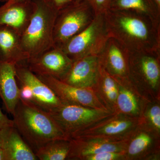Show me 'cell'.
<instances>
[{
	"mask_svg": "<svg viewBox=\"0 0 160 160\" xmlns=\"http://www.w3.org/2000/svg\"><path fill=\"white\" fill-rule=\"evenodd\" d=\"M104 14L110 37L129 52L160 50V26L149 18L130 11L110 9Z\"/></svg>",
	"mask_w": 160,
	"mask_h": 160,
	"instance_id": "cell-1",
	"label": "cell"
},
{
	"mask_svg": "<svg viewBox=\"0 0 160 160\" xmlns=\"http://www.w3.org/2000/svg\"><path fill=\"white\" fill-rule=\"evenodd\" d=\"M12 115L14 127L34 152L52 140L68 139L49 112L34 103L19 98Z\"/></svg>",
	"mask_w": 160,
	"mask_h": 160,
	"instance_id": "cell-2",
	"label": "cell"
},
{
	"mask_svg": "<svg viewBox=\"0 0 160 160\" xmlns=\"http://www.w3.org/2000/svg\"><path fill=\"white\" fill-rule=\"evenodd\" d=\"M33 1L34 11L21 35L22 46L29 58L54 47L53 30L58 11L46 0Z\"/></svg>",
	"mask_w": 160,
	"mask_h": 160,
	"instance_id": "cell-3",
	"label": "cell"
},
{
	"mask_svg": "<svg viewBox=\"0 0 160 160\" xmlns=\"http://www.w3.org/2000/svg\"><path fill=\"white\" fill-rule=\"evenodd\" d=\"M96 15L87 0L72 3L59 10L53 30L55 47L61 49L70 39L86 29Z\"/></svg>",
	"mask_w": 160,
	"mask_h": 160,
	"instance_id": "cell-4",
	"label": "cell"
},
{
	"mask_svg": "<svg viewBox=\"0 0 160 160\" xmlns=\"http://www.w3.org/2000/svg\"><path fill=\"white\" fill-rule=\"evenodd\" d=\"M109 38L105 14L100 13L61 49L72 61L88 56L98 55Z\"/></svg>",
	"mask_w": 160,
	"mask_h": 160,
	"instance_id": "cell-5",
	"label": "cell"
},
{
	"mask_svg": "<svg viewBox=\"0 0 160 160\" xmlns=\"http://www.w3.org/2000/svg\"><path fill=\"white\" fill-rule=\"evenodd\" d=\"M49 113L69 139L92 124L113 114L107 109L66 104Z\"/></svg>",
	"mask_w": 160,
	"mask_h": 160,
	"instance_id": "cell-6",
	"label": "cell"
},
{
	"mask_svg": "<svg viewBox=\"0 0 160 160\" xmlns=\"http://www.w3.org/2000/svg\"><path fill=\"white\" fill-rule=\"evenodd\" d=\"M160 50L129 52L128 79L132 85L156 90L160 81Z\"/></svg>",
	"mask_w": 160,
	"mask_h": 160,
	"instance_id": "cell-7",
	"label": "cell"
},
{
	"mask_svg": "<svg viewBox=\"0 0 160 160\" xmlns=\"http://www.w3.org/2000/svg\"><path fill=\"white\" fill-rule=\"evenodd\" d=\"M53 91L63 104L107 109L92 89L75 87L49 76L37 75Z\"/></svg>",
	"mask_w": 160,
	"mask_h": 160,
	"instance_id": "cell-8",
	"label": "cell"
},
{
	"mask_svg": "<svg viewBox=\"0 0 160 160\" xmlns=\"http://www.w3.org/2000/svg\"><path fill=\"white\" fill-rule=\"evenodd\" d=\"M73 61L62 49L52 47L23 63L36 75L49 76L61 80L70 69Z\"/></svg>",
	"mask_w": 160,
	"mask_h": 160,
	"instance_id": "cell-9",
	"label": "cell"
},
{
	"mask_svg": "<svg viewBox=\"0 0 160 160\" xmlns=\"http://www.w3.org/2000/svg\"><path fill=\"white\" fill-rule=\"evenodd\" d=\"M138 123L137 120L115 113L92 124L70 139L121 138Z\"/></svg>",
	"mask_w": 160,
	"mask_h": 160,
	"instance_id": "cell-10",
	"label": "cell"
},
{
	"mask_svg": "<svg viewBox=\"0 0 160 160\" xmlns=\"http://www.w3.org/2000/svg\"><path fill=\"white\" fill-rule=\"evenodd\" d=\"M16 73L18 82L30 87L34 96V104L41 109L50 113L62 105L49 86L23 63L16 65Z\"/></svg>",
	"mask_w": 160,
	"mask_h": 160,
	"instance_id": "cell-11",
	"label": "cell"
},
{
	"mask_svg": "<svg viewBox=\"0 0 160 160\" xmlns=\"http://www.w3.org/2000/svg\"><path fill=\"white\" fill-rule=\"evenodd\" d=\"M101 65L98 55H90L73 61L70 69L60 80L75 87L96 88L99 79Z\"/></svg>",
	"mask_w": 160,
	"mask_h": 160,
	"instance_id": "cell-12",
	"label": "cell"
},
{
	"mask_svg": "<svg viewBox=\"0 0 160 160\" xmlns=\"http://www.w3.org/2000/svg\"><path fill=\"white\" fill-rule=\"evenodd\" d=\"M70 150L67 159L84 160L87 157L105 152H126V138L70 139Z\"/></svg>",
	"mask_w": 160,
	"mask_h": 160,
	"instance_id": "cell-13",
	"label": "cell"
},
{
	"mask_svg": "<svg viewBox=\"0 0 160 160\" xmlns=\"http://www.w3.org/2000/svg\"><path fill=\"white\" fill-rule=\"evenodd\" d=\"M129 52L113 38H109L99 54L100 63L112 77L128 79Z\"/></svg>",
	"mask_w": 160,
	"mask_h": 160,
	"instance_id": "cell-14",
	"label": "cell"
},
{
	"mask_svg": "<svg viewBox=\"0 0 160 160\" xmlns=\"http://www.w3.org/2000/svg\"><path fill=\"white\" fill-rule=\"evenodd\" d=\"M34 9L33 0H27L0 6V26H5L22 34Z\"/></svg>",
	"mask_w": 160,
	"mask_h": 160,
	"instance_id": "cell-15",
	"label": "cell"
},
{
	"mask_svg": "<svg viewBox=\"0 0 160 160\" xmlns=\"http://www.w3.org/2000/svg\"><path fill=\"white\" fill-rule=\"evenodd\" d=\"M0 138L6 160H38L14 125L0 130Z\"/></svg>",
	"mask_w": 160,
	"mask_h": 160,
	"instance_id": "cell-16",
	"label": "cell"
},
{
	"mask_svg": "<svg viewBox=\"0 0 160 160\" xmlns=\"http://www.w3.org/2000/svg\"><path fill=\"white\" fill-rule=\"evenodd\" d=\"M28 59L21 42V35L9 27L0 26V62L17 65Z\"/></svg>",
	"mask_w": 160,
	"mask_h": 160,
	"instance_id": "cell-17",
	"label": "cell"
},
{
	"mask_svg": "<svg viewBox=\"0 0 160 160\" xmlns=\"http://www.w3.org/2000/svg\"><path fill=\"white\" fill-rule=\"evenodd\" d=\"M0 98L7 112L13 114L19 100L15 64L0 62Z\"/></svg>",
	"mask_w": 160,
	"mask_h": 160,
	"instance_id": "cell-18",
	"label": "cell"
},
{
	"mask_svg": "<svg viewBox=\"0 0 160 160\" xmlns=\"http://www.w3.org/2000/svg\"><path fill=\"white\" fill-rule=\"evenodd\" d=\"M109 9L135 12L160 26V9L154 0H112Z\"/></svg>",
	"mask_w": 160,
	"mask_h": 160,
	"instance_id": "cell-19",
	"label": "cell"
},
{
	"mask_svg": "<svg viewBox=\"0 0 160 160\" xmlns=\"http://www.w3.org/2000/svg\"><path fill=\"white\" fill-rule=\"evenodd\" d=\"M70 150V140L58 139L52 140L35 152L38 160L66 159Z\"/></svg>",
	"mask_w": 160,
	"mask_h": 160,
	"instance_id": "cell-20",
	"label": "cell"
},
{
	"mask_svg": "<svg viewBox=\"0 0 160 160\" xmlns=\"http://www.w3.org/2000/svg\"><path fill=\"white\" fill-rule=\"evenodd\" d=\"M115 79L118 82V90L116 104L120 111L125 114H138L139 107L137 98L127 87L128 79Z\"/></svg>",
	"mask_w": 160,
	"mask_h": 160,
	"instance_id": "cell-21",
	"label": "cell"
},
{
	"mask_svg": "<svg viewBox=\"0 0 160 160\" xmlns=\"http://www.w3.org/2000/svg\"><path fill=\"white\" fill-rule=\"evenodd\" d=\"M97 87H101L109 102L112 104L116 103L118 92L117 81L103 69L102 66Z\"/></svg>",
	"mask_w": 160,
	"mask_h": 160,
	"instance_id": "cell-22",
	"label": "cell"
},
{
	"mask_svg": "<svg viewBox=\"0 0 160 160\" xmlns=\"http://www.w3.org/2000/svg\"><path fill=\"white\" fill-rule=\"evenodd\" d=\"M152 139L150 136L146 132H142L135 137L128 145L127 154L133 157L141 154L145 151L151 144Z\"/></svg>",
	"mask_w": 160,
	"mask_h": 160,
	"instance_id": "cell-23",
	"label": "cell"
},
{
	"mask_svg": "<svg viewBox=\"0 0 160 160\" xmlns=\"http://www.w3.org/2000/svg\"><path fill=\"white\" fill-rule=\"evenodd\" d=\"M126 152H105L98 154L89 156L84 159L87 160H115L123 158Z\"/></svg>",
	"mask_w": 160,
	"mask_h": 160,
	"instance_id": "cell-24",
	"label": "cell"
},
{
	"mask_svg": "<svg viewBox=\"0 0 160 160\" xmlns=\"http://www.w3.org/2000/svg\"><path fill=\"white\" fill-rule=\"evenodd\" d=\"M148 117L152 126L158 132L160 130V107L158 105L151 106L148 112Z\"/></svg>",
	"mask_w": 160,
	"mask_h": 160,
	"instance_id": "cell-25",
	"label": "cell"
},
{
	"mask_svg": "<svg viewBox=\"0 0 160 160\" xmlns=\"http://www.w3.org/2000/svg\"><path fill=\"white\" fill-rule=\"evenodd\" d=\"M95 12L96 14L105 13L109 9L112 0H87Z\"/></svg>",
	"mask_w": 160,
	"mask_h": 160,
	"instance_id": "cell-26",
	"label": "cell"
},
{
	"mask_svg": "<svg viewBox=\"0 0 160 160\" xmlns=\"http://www.w3.org/2000/svg\"><path fill=\"white\" fill-rule=\"evenodd\" d=\"M18 83L19 98L26 102L34 103V96L30 87L25 84Z\"/></svg>",
	"mask_w": 160,
	"mask_h": 160,
	"instance_id": "cell-27",
	"label": "cell"
},
{
	"mask_svg": "<svg viewBox=\"0 0 160 160\" xmlns=\"http://www.w3.org/2000/svg\"><path fill=\"white\" fill-rule=\"evenodd\" d=\"M58 10L65 8L71 4V0H46Z\"/></svg>",
	"mask_w": 160,
	"mask_h": 160,
	"instance_id": "cell-28",
	"label": "cell"
},
{
	"mask_svg": "<svg viewBox=\"0 0 160 160\" xmlns=\"http://www.w3.org/2000/svg\"><path fill=\"white\" fill-rule=\"evenodd\" d=\"M13 125L12 120H10L7 117V116L4 114L0 109V130Z\"/></svg>",
	"mask_w": 160,
	"mask_h": 160,
	"instance_id": "cell-29",
	"label": "cell"
},
{
	"mask_svg": "<svg viewBox=\"0 0 160 160\" xmlns=\"http://www.w3.org/2000/svg\"><path fill=\"white\" fill-rule=\"evenodd\" d=\"M27 1V0H6L4 3L7 4H12V3L16 2H21V1Z\"/></svg>",
	"mask_w": 160,
	"mask_h": 160,
	"instance_id": "cell-30",
	"label": "cell"
},
{
	"mask_svg": "<svg viewBox=\"0 0 160 160\" xmlns=\"http://www.w3.org/2000/svg\"><path fill=\"white\" fill-rule=\"evenodd\" d=\"M0 160H6L4 151L2 148H0Z\"/></svg>",
	"mask_w": 160,
	"mask_h": 160,
	"instance_id": "cell-31",
	"label": "cell"
},
{
	"mask_svg": "<svg viewBox=\"0 0 160 160\" xmlns=\"http://www.w3.org/2000/svg\"><path fill=\"white\" fill-rule=\"evenodd\" d=\"M158 8L160 9V0H154Z\"/></svg>",
	"mask_w": 160,
	"mask_h": 160,
	"instance_id": "cell-32",
	"label": "cell"
},
{
	"mask_svg": "<svg viewBox=\"0 0 160 160\" xmlns=\"http://www.w3.org/2000/svg\"><path fill=\"white\" fill-rule=\"evenodd\" d=\"M84 1V0H71L72 3H78L82 1Z\"/></svg>",
	"mask_w": 160,
	"mask_h": 160,
	"instance_id": "cell-33",
	"label": "cell"
},
{
	"mask_svg": "<svg viewBox=\"0 0 160 160\" xmlns=\"http://www.w3.org/2000/svg\"><path fill=\"white\" fill-rule=\"evenodd\" d=\"M6 0H0V3L3 2H5Z\"/></svg>",
	"mask_w": 160,
	"mask_h": 160,
	"instance_id": "cell-34",
	"label": "cell"
},
{
	"mask_svg": "<svg viewBox=\"0 0 160 160\" xmlns=\"http://www.w3.org/2000/svg\"><path fill=\"white\" fill-rule=\"evenodd\" d=\"M2 148V145H1V138H0V148Z\"/></svg>",
	"mask_w": 160,
	"mask_h": 160,
	"instance_id": "cell-35",
	"label": "cell"
}]
</instances>
